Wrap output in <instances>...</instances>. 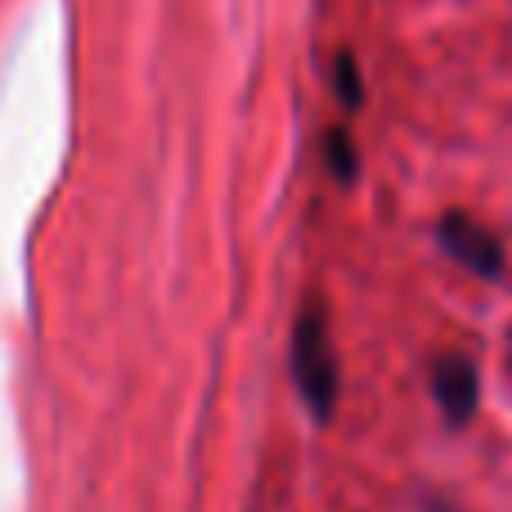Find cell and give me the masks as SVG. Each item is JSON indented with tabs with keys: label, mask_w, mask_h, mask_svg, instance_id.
<instances>
[{
	"label": "cell",
	"mask_w": 512,
	"mask_h": 512,
	"mask_svg": "<svg viewBox=\"0 0 512 512\" xmlns=\"http://www.w3.org/2000/svg\"><path fill=\"white\" fill-rule=\"evenodd\" d=\"M324 162L337 185H355V176H360V153H355V140L342 126H333V131L324 135Z\"/></svg>",
	"instance_id": "obj_4"
},
{
	"label": "cell",
	"mask_w": 512,
	"mask_h": 512,
	"mask_svg": "<svg viewBox=\"0 0 512 512\" xmlns=\"http://www.w3.org/2000/svg\"><path fill=\"white\" fill-rule=\"evenodd\" d=\"M432 396L441 405L445 423L450 427H468L477 418L481 405V378H477V364L468 360L463 351H445L432 360Z\"/></svg>",
	"instance_id": "obj_3"
},
{
	"label": "cell",
	"mask_w": 512,
	"mask_h": 512,
	"mask_svg": "<svg viewBox=\"0 0 512 512\" xmlns=\"http://www.w3.org/2000/svg\"><path fill=\"white\" fill-rule=\"evenodd\" d=\"M292 382L306 396L310 414L319 423H333L337 414V391H342V373H337L333 333H328V310L319 297L301 306L297 324H292Z\"/></svg>",
	"instance_id": "obj_1"
},
{
	"label": "cell",
	"mask_w": 512,
	"mask_h": 512,
	"mask_svg": "<svg viewBox=\"0 0 512 512\" xmlns=\"http://www.w3.org/2000/svg\"><path fill=\"white\" fill-rule=\"evenodd\" d=\"M436 243L463 265V270L481 274V279L499 283L504 279V243L495 239V230H486L481 221L463 212H445L436 221Z\"/></svg>",
	"instance_id": "obj_2"
},
{
	"label": "cell",
	"mask_w": 512,
	"mask_h": 512,
	"mask_svg": "<svg viewBox=\"0 0 512 512\" xmlns=\"http://www.w3.org/2000/svg\"><path fill=\"white\" fill-rule=\"evenodd\" d=\"M333 90H337V104L346 108V113H355V108H364V72H360V63H355V54L351 50H342L337 54V63H333Z\"/></svg>",
	"instance_id": "obj_5"
}]
</instances>
